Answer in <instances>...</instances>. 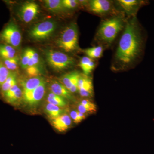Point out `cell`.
<instances>
[{"mask_svg": "<svg viewBox=\"0 0 154 154\" xmlns=\"http://www.w3.org/2000/svg\"><path fill=\"white\" fill-rule=\"evenodd\" d=\"M120 8L131 17L136 16L137 12L146 2L137 0H118L116 1Z\"/></svg>", "mask_w": 154, "mask_h": 154, "instance_id": "10", "label": "cell"}, {"mask_svg": "<svg viewBox=\"0 0 154 154\" xmlns=\"http://www.w3.org/2000/svg\"><path fill=\"white\" fill-rule=\"evenodd\" d=\"M126 22L121 15L113 16L103 20L96 32V41L105 46H110L119 33L123 30Z\"/></svg>", "mask_w": 154, "mask_h": 154, "instance_id": "2", "label": "cell"}, {"mask_svg": "<svg viewBox=\"0 0 154 154\" xmlns=\"http://www.w3.org/2000/svg\"><path fill=\"white\" fill-rule=\"evenodd\" d=\"M45 111L52 119L63 114V110L60 107L48 103L45 107Z\"/></svg>", "mask_w": 154, "mask_h": 154, "instance_id": "22", "label": "cell"}, {"mask_svg": "<svg viewBox=\"0 0 154 154\" xmlns=\"http://www.w3.org/2000/svg\"><path fill=\"white\" fill-rule=\"evenodd\" d=\"M45 81L34 90L23 91V97L26 103L30 105H37L43 98L46 91Z\"/></svg>", "mask_w": 154, "mask_h": 154, "instance_id": "7", "label": "cell"}, {"mask_svg": "<svg viewBox=\"0 0 154 154\" xmlns=\"http://www.w3.org/2000/svg\"><path fill=\"white\" fill-rule=\"evenodd\" d=\"M6 102L12 105H17L23 97V91L18 85L10 88L2 95Z\"/></svg>", "mask_w": 154, "mask_h": 154, "instance_id": "13", "label": "cell"}, {"mask_svg": "<svg viewBox=\"0 0 154 154\" xmlns=\"http://www.w3.org/2000/svg\"><path fill=\"white\" fill-rule=\"evenodd\" d=\"M48 102L50 104L56 105L60 107H64L66 105L65 99L51 92L47 98Z\"/></svg>", "mask_w": 154, "mask_h": 154, "instance_id": "23", "label": "cell"}, {"mask_svg": "<svg viewBox=\"0 0 154 154\" xmlns=\"http://www.w3.org/2000/svg\"><path fill=\"white\" fill-rule=\"evenodd\" d=\"M15 48L6 44H0V57L2 59H9L17 56Z\"/></svg>", "mask_w": 154, "mask_h": 154, "instance_id": "18", "label": "cell"}, {"mask_svg": "<svg viewBox=\"0 0 154 154\" xmlns=\"http://www.w3.org/2000/svg\"><path fill=\"white\" fill-rule=\"evenodd\" d=\"M45 6L50 11L53 12H59L63 11L62 0H45Z\"/></svg>", "mask_w": 154, "mask_h": 154, "instance_id": "21", "label": "cell"}, {"mask_svg": "<svg viewBox=\"0 0 154 154\" xmlns=\"http://www.w3.org/2000/svg\"><path fill=\"white\" fill-rule=\"evenodd\" d=\"M143 30L136 16L126 21L114 54L112 67L114 70H124L137 63L143 53Z\"/></svg>", "mask_w": 154, "mask_h": 154, "instance_id": "1", "label": "cell"}, {"mask_svg": "<svg viewBox=\"0 0 154 154\" xmlns=\"http://www.w3.org/2000/svg\"><path fill=\"white\" fill-rule=\"evenodd\" d=\"M11 72L7 68L3 63L0 61V88L11 74Z\"/></svg>", "mask_w": 154, "mask_h": 154, "instance_id": "25", "label": "cell"}, {"mask_svg": "<svg viewBox=\"0 0 154 154\" xmlns=\"http://www.w3.org/2000/svg\"><path fill=\"white\" fill-rule=\"evenodd\" d=\"M85 114L79 112L77 110H72L70 113L71 118L73 120L75 123H79L81 122L86 118Z\"/></svg>", "mask_w": 154, "mask_h": 154, "instance_id": "28", "label": "cell"}, {"mask_svg": "<svg viewBox=\"0 0 154 154\" xmlns=\"http://www.w3.org/2000/svg\"><path fill=\"white\" fill-rule=\"evenodd\" d=\"M78 111L81 112V113L85 114V115L88 114V113H92L96 112L95 110L89 109V108H86L82 105H80V104H79V106H78Z\"/></svg>", "mask_w": 154, "mask_h": 154, "instance_id": "32", "label": "cell"}, {"mask_svg": "<svg viewBox=\"0 0 154 154\" xmlns=\"http://www.w3.org/2000/svg\"><path fill=\"white\" fill-rule=\"evenodd\" d=\"M79 1L76 0H62L64 8L68 10L76 8L79 5Z\"/></svg>", "mask_w": 154, "mask_h": 154, "instance_id": "30", "label": "cell"}, {"mask_svg": "<svg viewBox=\"0 0 154 154\" xmlns=\"http://www.w3.org/2000/svg\"><path fill=\"white\" fill-rule=\"evenodd\" d=\"M44 78L40 76L30 78L28 79L22 81L21 83L24 91H31L34 90L44 82Z\"/></svg>", "mask_w": 154, "mask_h": 154, "instance_id": "16", "label": "cell"}, {"mask_svg": "<svg viewBox=\"0 0 154 154\" xmlns=\"http://www.w3.org/2000/svg\"><path fill=\"white\" fill-rule=\"evenodd\" d=\"M0 40L4 44L15 48L19 47L22 42V36L18 25L14 22L9 23L0 33Z\"/></svg>", "mask_w": 154, "mask_h": 154, "instance_id": "5", "label": "cell"}, {"mask_svg": "<svg viewBox=\"0 0 154 154\" xmlns=\"http://www.w3.org/2000/svg\"><path fill=\"white\" fill-rule=\"evenodd\" d=\"M16 85H17V74L14 72H12L5 82L0 88L1 94L3 95L7 91H8L10 88Z\"/></svg>", "mask_w": 154, "mask_h": 154, "instance_id": "19", "label": "cell"}, {"mask_svg": "<svg viewBox=\"0 0 154 154\" xmlns=\"http://www.w3.org/2000/svg\"><path fill=\"white\" fill-rule=\"evenodd\" d=\"M104 48L103 46L101 45L90 48L84 50V52L88 57L92 59L99 58L103 54Z\"/></svg>", "mask_w": 154, "mask_h": 154, "instance_id": "20", "label": "cell"}, {"mask_svg": "<svg viewBox=\"0 0 154 154\" xmlns=\"http://www.w3.org/2000/svg\"><path fill=\"white\" fill-rule=\"evenodd\" d=\"M78 91L82 97H91L93 96V85L92 81L88 76L81 75L78 82Z\"/></svg>", "mask_w": 154, "mask_h": 154, "instance_id": "12", "label": "cell"}, {"mask_svg": "<svg viewBox=\"0 0 154 154\" xmlns=\"http://www.w3.org/2000/svg\"><path fill=\"white\" fill-rule=\"evenodd\" d=\"M50 89L51 92L53 94L63 97L64 99L69 100H72L73 99L71 93L61 83L55 81H53L51 84Z\"/></svg>", "mask_w": 154, "mask_h": 154, "instance_id": "15", "label": "cell"}, {"mask_svg": "<svg viewBox=\"0 0 154 154\" xmlns=\"http://www.w3.org/2000/svg\"><path fill=\"white\" fill-rule=\"evenodd\" d=\"M80 104L86 108H89V109L96 111V105L88 99H84L82 101H81Z\"/></svg>", "mask_w": 154, "mask_h": 154, "instance_id": "31", "label": "cell"}, {"mask_svg": "<svg viewBox=\"0 0 154 154\" xmlns=\"http://www.w3.org/2000/svg\"><path fill=\"white\" fill-rule=\"evenodd\" d=\"M88 4L90 11L97 15H106L113 9L112 2L108 0H92Z\"/></svg>", "mask_w": 154, "mask_h": 154, "instance_id": "9", "label": "cell"}, {"mask_svg": "<svg viewBox=\"0 0 154 154\" xmlns=\"http://www.w3.org/2000/svg\"><path fill=\"white\" fill-rule=\"evenodd\" d=\"M25 69L27 75L30 78L39 76L41 72L39 67L37 66H28Z\"/></svg>", "mask_w": 154, "mask_h": 154, "instance_id": "29", "label": "cell"}, {"mask_svg": "<svg viewBox=\"0 0 154 154\" xmlns=\"http://www.w3.org/2000/svg\"><path fill=\"white\" fill-rule=\"evenodd\" d=\"M3 64L10 71H14L18 69L19 59L17 56L13 58L3 59Z\"/></svg>", "mask_w": 154, "mask_h": 154, "instance_id": "24", "label": "cell"}, {"mask_svg": "<svg viewBox=\"0 0 154 154\" xmlns=\"http://www.w3.org/2000/svg\"><path fill=\"white\" fill-rule=\"evenodd\" d=\"M45 56L48 65L56 70L66 69L72 67L75 63L74 58L59 51L47 50L45 52Z\"/></svg>", "mask_w": 154, "mask_h": 154, "instance_id": "4", "label": "cell"}, {"mask_svg": "<svg viewBox=\"0 0 154 154\" xmlns=\"http://www.w3.org/2000/svg\"><path fill=\"white\" fill-rule=\"evenodd\" d=\"M81 74L79 72L73 71L64 75L61 78V84L69 91L71 93L78 91V82Z\"/></svg>", "mask_w": 154, "mask_h": 154, "instance_id": "11", "label": "cell"}, {"mask_svg": "<svg viewBox=\"0 0 154 154\" xmlns=\"http://www.w3.org/2000/svg\"><path fill=\"white\" fill-rule=\"evenodd\" d=\"M79 66L84 72V74L88 76L95 68L96 63L91 58L85 56L80 60Z\"/></svg>", "mask_w": 154, "mask_h": 154, "instance_id": "17", "label": "cell"}, {"mask_svg": "<svg viewBox=\"0 0 154 154\" xmlns=\"http://www.w3.org/2000/svg\"><path fill=\"white\" fill-rule=\"evenodd\" d=\"M78 28L75 23L66 27L58 38V46L66 52H72L79 48Z\"/></svg>", "mask_w": 154, "mask_h": 154, "instance_id": "3", "label": "cell"}, {"mask_svg": "<svg viewBox=\"0 0 154 154\" xmlns=\"http://www.w3.org/2000/svg\"><path fill=\"white\" fill-rule=\"evenodd\" d=\"M56 27V23L54 21H43L33 26L29 32V35L35 40H45L52 35Z\"/></svg>", "mask_w": 154, "mask_h": 154, "instance_id": "6", "label": "cell"}, {"mask_svg": "<svg viewBox=\"0 0 154 154\" xmlns=\"http://www.w3.org/2000/svg\"><path fill=\"white\" fill-rule=\"evenodd\" d=\"M39 12L38 5L34 2L25 3L20 8L19 15L21 20L25 23H29L33 21Z\"/></svg>", "mask_w": 154, "mask_h": 154, "instance_id": "8", "label": "cell"}, {"mask_svg": "<svg viewBox=\"0 0 154 154\" xmlns=\"http://www.w3.org/2000/svg\"><path fill=\"white\" fill-rule=\"evenodd\" d=\"M72 119L68 114L63 113L58 117L52 119L51 124L54 127L60 132H65L70 128Z\"/></svg>", "mask_w": 154, "mask_h": 154, "instance_id": "14", "label": "cell"}, {"mask_svg": "<svg viewBox=\"0 0 154 154\" xmlns=\"http://www.w3.org/2000/svg\"><path fill=\"white\" fill-rule=\"evenodd\" d=\"M39 64V57L38 53L36 52V51L31 48V54H30V59L28 62V67L38 66Z\"/></svg>", "mask_w": 154, "mask_h": 154, "instance_id": "27", "label": "cell"}, {"mask_svg": "<svg viewBox=\"0 0 154 154\" xmlns=\"http://www.w3.org/2000/svg\"><path fill=\"white\" fill-rule=\"evenodd\" d=\"M31 48H27L22 53L21 60V65L22 68L26 69L28 66V62L30 59Z\"/></svg>", "mask_w": 154, "mask_h": 154, "instance_id": "26", "label": "cell"}]
</instances>
